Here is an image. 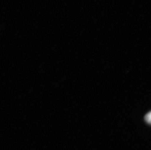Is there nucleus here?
Segmentation results:
<instances>
[{
  "label": "nucleus",
  "mask_w": 151,
  "mask_h": 150,
  "mask_svg": "<svg viewBox=\"0 0 151 150\" xmlns=\"http://www.w3.org/2000/svg\"><path fill=\"white\" fill-rule=\"evenodd\" d=\"M145 119L148 123L151 124V112H149L146 115Z\"/></svg>",
  "instance_id": "nucleus-1"
}]
</instances>
